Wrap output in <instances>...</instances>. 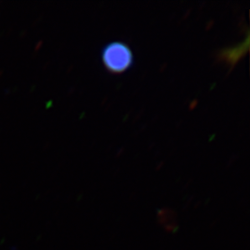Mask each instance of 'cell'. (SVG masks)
<instances>
[{
    "instance_id": "cell-1",
    "label": "cell",
    "mask_w": 250,
    "mask_h": 250,
    "mask_svg": "<svg viewBox=\"0 0 250 250\" xmlns=\"http://www.w3.org/2000/svg\"><path fill=\"white\" fill-rule=\"evenodd\" d=\"M102 61L108 71L122 72L133 64L134 54L127 44L114 41L103 47Z\"/></svg>"
}]
</instances>
